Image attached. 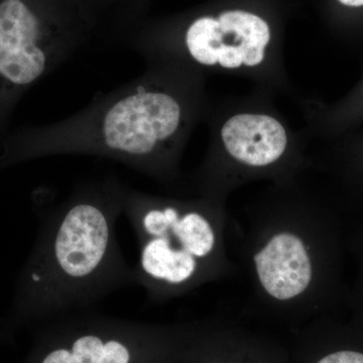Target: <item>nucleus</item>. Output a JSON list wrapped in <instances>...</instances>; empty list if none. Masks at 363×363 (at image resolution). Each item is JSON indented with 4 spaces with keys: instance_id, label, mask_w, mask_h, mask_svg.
I'll return each mask as SVG.
<instances>
[{
    "instance_id": "1",
    "label": "nucleus",
    "mask_w": 363,
    "mask_h": 363,
    "mask_svg": "<svg viewBox=\"0 0 363 363\" xmlns=\"http://www.w3.org/2000/svg\"><path fill=\"white\" fill-rule=\"evenodd\" d=\"M227 234L250 286V316L292 330L347 304L343 226L298 179L272 184L242 221L229 217Z\"/></svg>"
},
{
    "instance_id": "2",
    "label": "nucleus",
    "mask_w": 363,
    "mask_h": 363,
    "mask_svg": "<svg viewBox=\"0 0 363 363\" xmlns=\"http://www.w3.org/2000/svg\"><path fill=\"white\" fill-rule=\"evenodd\" d=\"M147 65L142 75L97 94L77 113L33 130L16 154L107 157L171 190L180 188L184 150L206 114L203 75L175 64Z\"/></svg>"
},
{
    "instance_id": "3",
    "label": "nucleus",
    "mask_w": 363,
    "mask_h": 363,
    "mask_svg": "<svg viewBox=\"0 0 363 363\" xmlns=\"http://www.w3.org/2000/svg\"><path fill=\"white\" fill-rule=\"evenodd\" d=\"M125 187L111 176L81 182L45 214L16 283L13 321L89 309L114 291L136 285L135 267L116 238Z\"/></svg>"
},
{
    "instance_id": "4",
    "label": "nucleus",
    "mask_w": 363,
    "mask_h": 363,
    "mask_svg": "<svg viewBox=\"0 0 363 363\" xmlns=\"http://www.w3.org/2000/svg\"><path fill=\"white\" fill-rule=\"evenodd\" d=\"M123 214L140 248L136 285L150 303L169 302L240 274L227 247L225 201L152 195L126 186Z\"/></svg>"
},
{
    "instance_id": "5",
    "label": "nucleus",
    "mask_w": 363,
    "mask_h": 363,
    "mask_svg": "<svg viewBox=\"0 0 363 363\" xmlns=\"http://www.w3.org/2000/svg\"><path fill=\"white\" fill-rule=\"evenodd\" d=\"M204 160L191 177L195 195L225 201L252 181L288 183L309 166L297 138L272 112L243 109L214 117Z\"/></svg>"
},
{
    "instance_id": "6",
    "label": "nucleus",
    "mask_w": 363,
    "mask_h": 363,
    "mask_svg": "<svg viewBox=\"0 0 363 363\" xmlns=\"http://www.w3.org/2000/svg\"><path fill=\"white\" fill-rule=\"evenodd\" d=\"M272 35L257 14L231 9L217 16H203L189 25L180 43L143 55L149 63H171L197 72L257 73L267 70Z\"/></svg>"
},
{
    "instance_id": "7",
    "label": "nucleus",
    "mask_w": 363,
    "mask_h": 363,
    "mask_svg": "<svg viewBox=\"0 0 363 363\" xmlns=\"http://www.w3.org/2000/svg\"><path fill=\"white\" fill-rule=\"evenodd\" d=\"M51 30L23 0L0 2V101L13 99L73 56L79 40Z\"/></svg>"
},
{
    "instance_id": "8",
    "label": "nucleus",
    "mask_w": 363,
    "mask_h": 363,
    "mask_svg": "<svg viewBox=\"0 0 363 363\" xmlns=\"http://www.w3.org/2000/svg\"><path fill=\"white\" fill-rule=\"evenodd\" d=\"M183 358L190 363H291L288 345L230 319L198 325Z\"/></svg>"
},
{
    "instance_id": "9",
    "label": "nucleus",
    "mask_w": 363,
    "mask_h": 363,
    "mask_svg": "<svg viewBox=\"0 0 363 363\" xmlns=\"http://www.w3.org/2000/svg\"><path fill=\"white\" fill-rule=\"evenodd\" d=\"M346 250L357 262L354 285L350 288L347 305L352 309L355 325L363 327V225L353 227L345 233Z\"/></svg>"
},
{
    "instance_id": "10",
    "label": "nucleus",
    "mask_w": 363,
    "mask_h": 363,
    "mask_svg": "<svg viewBox=\"0 0 363 363\" xmlns=\"http://www.w3.org/2000/svg\"><path fill=\"white\" fill-rule=\"evenodd\" d=\"M340 4L343 6L350 7H360L363 6V0H339Z\"/></svg>"
}]
</instances>
